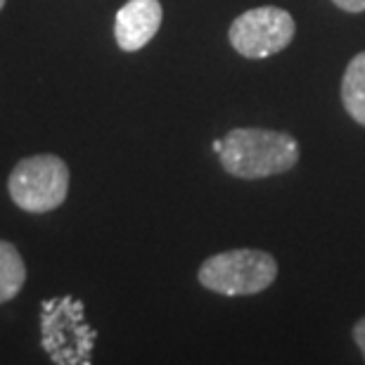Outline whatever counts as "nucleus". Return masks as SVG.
Listing matches in <instances>:
<instances>
[{"instance_id":"nucleus-3","label":"nucleus","mask_w":365,"mask_h":365,"mask_svg":"<svg viewBox=\"0 0 365 365\" xmlns=\"http://www.w3.org/2000/svg\"><path fill=\"white\" fill-rule=\"evenodd\" d=\"M7 190L19 209L29 214H48L67 200L69 166L57 155L26 157L12 169Z\"/></svg>"},{"instance_id":"nucleus-4","label":"nucleus","mask_w":365,"mask_h":365,"mask_svg":"<svg viewBox=\"0 0 365 365\" xmlns=\"http://www.w3.org/2000/svg\"><path fill=\"white\" fill-rule=\"evenodd\" d=\"M294 19L282 7H254L242 12L230 26V46L242 57L261 60L282 53L294 38Z\"/></svg>"},{"instance_id":"nucleus-6","label":"nucleus","mask_w":365,"mask_h":365,"mask_svg":"<svg viewBox=\"0 0 365 365\" xmlns=\"http://www.w3.org/2000/svg\"><path fill=\"white\" fill-rule=\"evenodd\" d=\"M162 3L159 0H128L116 12L114 38L123 53H135L155 38L162 26Z\"/></svg>"},{"instance_id":"nucleus-9","label":"nucleus","mask_w":365,"mask_h":365,"mask_svg":"<svg viewBox=\"0 0 365 365\" xmlns=\"http://www.w3.org/2000/svg\"><path fill=\"white\" fill-rule=\"evenodd\" d=\"M332 3L344 12H365V0H332Z\"/></svg>"},{"instance_id":"nucleus-11","label":"nucleus","mask_w":365,"mask_h":365,"mask_svg":"<svg viewBox=\"0 0 365 365\" xmlns=\"http://www.w3.org/2000/svg\"><path fill=\"white\" fill-rule=\"evenodd\" d=\"M221 148H223V140H216V143H214V150H216V155H218V152H221Z\"/></svg>"},{"instance_id":"nucleus-1","label":"nucleus","mask_w":365,"mask_h":365,"mask_svg":"<svg viewBox=\"0 0 365 365\" xmlns=\"http://www.w3.org/2000/svg\"><path fill=\"white\" fill-rule=\"evenodd\" d=\"M223 169L235 178H268L299 162V145L289 133L266 128H232L218 152Z\"/></svg>"},{"instance_id":"nucleus-5","label":"nucleus","mask_w":365,"mask_h":365,"mask_svg":"<svg viewBox=\"0 0 365 365\" xmlns=\"http://www.w3.org/2000/svg\"><path fill=\"white\" fill-rule=\"evenodd\" d=\"M95 332L86 325L83 306L71 297L46 304L43 344L57 363H88Z\"/></svg>"},{"instance_id":"nucleus-2","label":"nucleus","mask_w":365,"mask_h":365,"mask_svg":"<svg viewBox=\"0 0 365 365\" xmlns=\"http://www.w3.org/2000/svg\"><path fill=\"white\" fill-rule=\"evenodd\" d=\"M200 282L223 297L259 294L277 277V264L271 254L259 250H230L209 257L200 266Z\"/></svg>"},{"instance_id":"nucleus-8","label":"nucleus","mask_w":365,"mask_h":365,"mask_svg":"<svg viewBox=\"0 0 365 365\" xmlns=\"http://www.w3.org/2000/svg\"><path fill=\"white\" fill-rule=\"evenodd\" d=\"M26 282V266L17 247L0 240V304L10 302L21 292Z\"/></svg>"},{"instance_id":"nucleus-10","label":"nucleus","mask_w":365,"mask_h":365,"mask_svg":"<svg viewBox=\"0 0 365 365\" xmlns=\"http://www.w3.org/2000/svg\"><path fill=\"white\" fill-rule=\"evenodd\" d=\"M354 339H356V344H359L363 359H365V318H361L359 323L354 325Z\"/></svg>"},{"instance_id":"nucleus-7","label":"nucleus","mask_w":365,"mask_h":365,"mask_svg":"<svg viewBox=\"0 0 365 365\" xmlns=\"http://www.w3.org/2000/svg\"><path fill=\"white\" fill-rule=\"evenodd\" d=\"M341 105L349 116L365 126V50L349 62L341 78Z\"/></svg>"},{"instance_id":"nucleus-12","label":"nucleus","mask_w":365,"mask_h":365,"mask_svg":"<svg viewBox=\"0 0 365 365\" xmlns=\"http://www.w3.org/2000/svg\"><path fill=\"white\" fill-rule=\"evenodd\" d=\"M3 7H5V0H0V10H3Z\"/></svg>"}]
</instances>
